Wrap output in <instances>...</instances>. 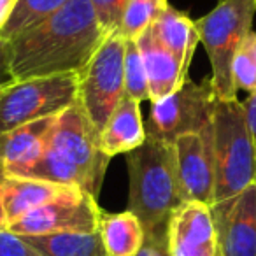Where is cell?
Listing matches in <instances>:
<instances>
[{
	"label": "cell",
	"mask_w": 256,
	"mask_h": 256,
	"mask_svg": "<svg viewBox=\"0 0 256 256\" xmlns=\"http://www.w3.org/2000/svg\"><path fill=\"white\" fill-rule=\"evenodd\" d=\"M106 39L90 0H70L8 42L9 70L14 81L81 72Z\"/></svg>",
	"instance_id": "1"
},
{
	"label": "cell",
	"mask_w": 256,
	"mask_h": 256,
	"mask_svg": "<svg viewBox=\"0 0 256 256\" xmlns=\"http://www.w3.org/2000/svg\"><path fill=\"white\" fill-rule=\"evenodd\" d=\"M128 210H132L144 230L168 223L170 214L184 200L181 195L174 144L146 139L142 146L126 153Z\"/></svg>",
	"instance_id": "2"
},
{
	"label": "cell",
	"mask_w": 256,
	"mask_h": 256,
	"mask_svg": "<svg viewBox=\"0 0 256 256\" xmlns=\"http://www.w3.org/2000/svg\"><path fill=\"white\" fill-rule=\"evenodd\" d=\"M214 204H230L256 182V146L240 100H218L212 114Z\"/></svg>",
	"instance_id": "3"
},
{
	"label": "cell",
	"mask_w": 256,
	"mask_h": 256,
	"mask_svg": "<svg viewBox=\"0 0 256 256\" xmlns=\"http://www.w3.org/2000/svg\"><path fill=\"white\" fill-rule=\"evenodd\" d=\"M254 14L256 0H221L212 11L195 22L200 42L209 56V81L218 100H238L232 67L235 54L252 32Z\"/></svg>",
	"instance_id": "4"
},
{
	"label": "cell",
	"mask_w": 256,
	"mask_h": 256,
	"mask_svg": "<svg viewBox=\"0 0 256 256\" xmlns=\"http://www.w3.org/2000/svg\"><path fill=\"white\" fill-rule=\"evenodd\" d=\"M79 72L14 81L0 92V134L20 124L60 116L78 102Z\"/></svg>",
	"instance_id": "5"
},
{
	"label": "cell",
	"mask_w": 256,
	"mask_h": 256,
	"mask_svg": "<svg viewBox=\"0 0 256 256\" xmlns=\"http://www.w3.org/2000/svg\"><path fill=\"white\" fill-rule=\"evenodd\" d=\"M216 95L209 78L202 82L186 79L174 93L151 102L146 123L148 139L174 144L179 137L198 134L212 123Z\"/></svg>",
	"instance_id": "6"
},
{
	"label": "cell",
	"mask_w": 256,
	"mask_h": 256,
	"mask_svg": "<svg viewBox=\"0 0 256 256\" xmlns=\"http://www.w3.org/2000/svg\"><path fill=\"white\" fill-rule=\"evenodd\" d=\"M123 54L124 37L114 34L79 72L78 102L98 134L124 96Z\"/></svg>",
	"instance_id": "7"
},
{
	"label": "cell",
	"mask_w": 256,
	"mask_h": 256,
	"mask_svg": "<svg viewBox=\"0 0 256 256\" xmlns=\"http://www.w3.org/2000/svg\"><path fill=\"white\" fill-rule=\"evenodd\" d=\"M50 144L78 168L84 179V190L96 198L110 158L100 150L98 132L79 102L58 116L51 130Z\"/></svg>",
	"instance_id": "8"
},
{
	"label": "cell",
	"mask_w": 256,
	"mask_h": 256,
	"mask_svg": "<svg viewBox=\"0 0 256 256\" xmlns=\"http://www.w3.org/2000/svg\"><path fill=\"white\" fill-rule=\"evenodd\" d=\"M102 209L96 198L86 192L53 200L22 216L8 226L20 237L56 234H92L98 232Z\"/></svg>",
	"instance_id": "9"
},
{
	"label": "cell",
	"mask_w": 256,
	"mask_h": 256,
	"mask_svg": "<svg viewBox=\"0 0 256 256\" xmlns=\"http://www.w3.org/2000/svg\"><path fill=\"white\" fill-rule=\"evenodd\" d=\"M176 165L184 202L214 204L212 123L198 134L179 137L174 142Z\"/></svg>",
	"instance_id": "10"
},
{
	"label": "cell",
	"mask_w": 256,
	"mask_h": 256,
	"mask_svg": "<svg viewBox=\"0 0 256 256\" xmlns=\"http://www.w3.org/2000/svg\"><path fill=\"white\" fill-rule=\"evenodd\" d=\"M168 256H220L218 230L210 207L200 202H182L168 218Z\"/></svg>",
	"instance_id": "11"
},
{
	"label": "cell",
	"mask_w": 256,
	"mask_h": 256,
	"mask_svg": "<svg viewBox=\"0 0 256 256\" xmlns=\"http://www.w3.org/2000/svg\"><path fill=\"white\" fill-rule=\"evenodd\" d=\"M210 212L218 230L220 256H256V182Z\"/></svg>",
	"instance_id": "12"
},
{
	"label": "cell",
	"mask_w": 256,
	"mask_h": 256,
	"mask_svg": "<svg viewBox=\"0 0 256 256\" xmlns=\"http://www.w3.org/2000/svg\"><path fill=\"white\" fill-rule=\"evenodd\" d=\"M78 192L82 190L76 186L54 184V182L39 181V179L4 174L0 179V204L4 209L6 223L9 226L30 210H36L53 200L74 195Z\"/></svg>",
	"instance_id": "13"
},
{
	"label": "cell",
	"mask_w": 256,
	"mask_h": 256,
	"mask_svg": "<svg viewBox=\"0 0 256 256\" xmlns=\"http://www.w3.org/2000/svg\"><path fill=\"white\" fill-rule=\"evenodd\" d=\"M146 124L140 114V102L124 95L120 106L107 120L104 130L98 134L100 150L109 158L126 154L146 142Z\"/></svg>",
	"instance_id": "14"
},
{
	"label": "cell",
	"mask_w": 256,
	"mask_h": 256,
	"mask_svg": "<svg viewBox=\"0 0 256 256\" xmlns=\"http://www.w3.org/2000/svg\"><path fill=\"white\" fill-rule=\"evenodd\" d=\"M56 120L58 116L44 118L0 134V164L4 174L30 164L42 153Z\"/></svg>",
	"instance_id": "15"
},
{
	"label": "cell",
	"mask_w": 256,
	"mask_h": 256,
	"mask_svg": "<svg viewBox=\"0 0 256 256\" xmlns=\"http://www.w3.org/2000/svg\"><path fill=\"white\" fill-rule=\"evenodd\" d=\"M137 46L142 54L144 68H146L150 102H158L168 96L186 81L181 70V64L176 60L170 51H167L158 42L151 26L137 37Z\"/></svg>",
	"instance_id": "16"
},
{
	"label": "cell",
	"mask_w": 256,
	"mask_h": 256,
	"mask_svg": "<svg viewBox=\"0 0 256 256\" xmlns=\"http://www.w3.org/2000/svg\"><path fill=\"white\" fill-rule=\"evenodd\" d=\"M151 30H153V36L158 39V42L167 51H170L176 56V60L181 64L182 76L188 79L190 64H192L193 54H195L196 44L200 42L195 22H192L184 12L178 11L168 4L164 9V12L154 20Z\"/></svg>",
	"instance_id": "17"
},
{
	"label": "cell",
	"mask_w": 256,
	"mask_h": 256,
	"mask_svg": "<svg viewBox=\"0 0 256 256\" xmlns=\"http://www.w3.org/2000/svg\"><path fill=\"white\" fill-rule=\"evenodd\" d=\"M107 256H137L146 240V230L132 210L106 212L102 210L98 223Z\"/></svg>",
	"instance_id": "18"
},
{
	"label": "cell",
	"mask_w": 256,
	"mask_h": 256,
	"mask_svg": "<svg viewBox=\"0 0 256 256\" xmlns=\"http://www.w3.org/2000/svg\"><path fill=\"white\" fill-rule=\"evenodd\" d=\"M6 176H18V178H30V179H39V181L54 182V184L76 186V188H81L82 192H86L82 176L79 174L78 168L60 151L51 146L50 139H48V146L44 148V151L36 160L16 168V170L9 172Z\"/></svg>",
	"instance_id": "19"
},
{
	"label": "cell",
	"mask_w": 256,
	"mask_h": 256,
	"mask_svg": "<svg viewBox=\"0 0 256 256\" xmlns=\"http://www.w3.org/2000/svg\"><path fill=\"white\" fill-rule=\"evenodd\" d=\"M42 256H107L98 232L23 237Z\"/></svg>",
	"instance_id": "20"
},
{
	"label": "cell",
	"mask_w": 256,
	"mask_h": 256,
	"mask_svg": "<svg viewBox=\"0 0 256 256\" xmlns=\"http://www.w3.org/2000/svg\"><path fill=\"white\" fill-rule=\"evenodd\" d=\"M68 2L70 0H18L11 20L0 30V39L4 42H11L60 11Z\"/></svg>",
	"instance_id": "21"
},
{
	"label": "cell",
	"mask_w": 256,
	"mask_h": 256,
	"mask_svg": "<svg viewBox=\"0 0 256 256\" xmlns=\"http://www.w3.org/2000/svg\"><path fill=\"white\" fill-rule=\"evenodd\" d=\"M167 6L168 0H130L118 34L124 39L137 40V37L153 25Z\"/></svg>",
	"instance_id": "22"
},
{
	"label": "cell",
	"mask_w": 256,
	"mask_h": 256,
	"mask_svg": "<svg viewBox=\"0 0 256 256\" xmlns=\"http://www.w3.org/2000/svg\"><path fill=\"white\" fill-rule=\"evenodd\" d=\"M123 76H124V95L137 102L150 100V84H148L146 68L142 54L137 46V40L124 39L123 54Z\"/></svg>",
	"instance_id": "23"
},
{
	"label": "cell",
	"mask_w": 256,
	"mask_h": 256,
	"mask_svg": "<svg viewBox=\"0 0 256 256\" xmlns=\"http://www.w3.org/2000/svg\"><path fill=\"white\" fill-rule=\"evenodd\" d=\"M128 2L130 0H90L96 23H98L100 30L106 37H110L120 32Z\"/></svg>",
	"instance_id": "24"
},
{
	"label": "cell",
	"mask_w": 256,
	"mask_h": 256,
	"mask_svg": "<svg viewBox=\"0 0 256 256\" xmlns=\"http://www.w3.org/2000/svg\"><path fill=\"white\" fill-rule=\"evenodd\" d=\"M232 74H234V82L237 90H246L249 95L256 92V62L244 50V46L235 54Z\"/></svg>",
	"instance_id": "25"
},
{
	"label": "cell",
	"mask_w": 256,
	"mask_h": 256,
	"mask_svg": "<svg viewBox=\"0 0 256 256\" xmlns=\"http://www.w3.org/2000/svg\"><path fill=\"white\" fill-rule=\"evenodd\" d=\"M0 256H42L20 235L6 230H0Z\"/></svg>",
	"instance_id": "26"
},
{
	"label": "cell",
	"mask_w": 256,
	"mask_h": 256,
	"mask_svg": "<svg viewBox=\"0 0 256 256\" xmlns=\"http://www.w3.org/2000/svg\"><path fill=\"white\" fill-rule=\"evenodd\" d=\"M168 224V223H167ZM167 224L146 232V240L137 256H168L167 254Z\"/></svg>",
	"instance_id": "27"
},
{
	"label": "cell",
	"mask_w": 256,
	"mask_h": 256,
	"mask_svg": "<svg viewBox=\"0 0 256 256\" xmlns=\"http://www.w3.org/2000/svg\"><path fill=\"white\" fill-rule=\"evenodd\" d=\"M11 82H14L11 70H9V50H8V42L0 39V92L9 86Z\"/></svg>",
	"instance_id": "28"
},
{
	"label": "cell",
	"mask_w": 256,
	"mask_h": 256,
	"mask_svg": "<svg viewBox=\"0 0 256 256\" xmlns=\"http://www.w3.org/2000/svg\"><path fill=\"white\" fill-rule=\"evenodd\" d=\"M16 4H18V0H0V30L11 20Z\"/></svg>",
	"instance_id": "29"
},
{
	"label": "cell",
	"mask_w": 256,
	"mask_h": 256,
	"mask_svg": "<svg viewBox=\"0 0 256 256\" xmlns=\"http://www.w3.org/2000/svg\"><path fill=\"white\" fill-rule=\"evenodd\" d=\"M242 46H244V50L251 54L252 60L256 62V32H254V30H252V32L246 37V40H244V44H242Z\"/></svg>",
	"instance_id": "30"
},
{
	"label": "cell",
	"mask_w": 256,
	"mask_h": 256,
	"mask_svg": "<svg viewBox=\"0 0 256 256\" xmlns=\"http://www.w3.org/2000/svg\"><path fill=\"white\" fill-rule=\"evenodd\" d=\"M4 176V168H2V164H0V179ZM8 228V223H6V216H4V209H2V204H0V230H6Z\"/></svg>",
	"instance_id": "31"
}]
</instances>
